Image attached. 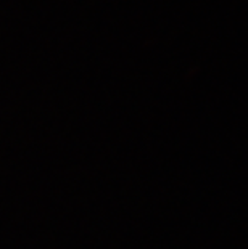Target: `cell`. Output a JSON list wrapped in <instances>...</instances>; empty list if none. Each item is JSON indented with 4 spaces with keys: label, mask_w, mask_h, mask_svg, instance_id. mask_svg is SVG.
<instances>
[]
</instances>
